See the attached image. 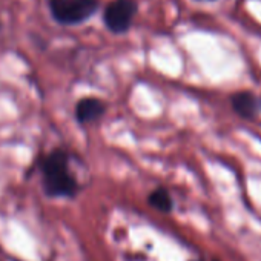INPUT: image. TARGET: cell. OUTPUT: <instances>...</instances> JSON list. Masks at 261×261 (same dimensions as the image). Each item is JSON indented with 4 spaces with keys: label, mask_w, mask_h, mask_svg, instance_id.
Listing matches in <instances>:
<instances>
[{
    "label": "cell",
    "mask_w": 261,
    "mask_h": 261,
    "mask_svg": "<svg viewBox=\"0 0 261 261\" xmlns=\"http://www.w3.org/2000/svg\"><path fill=\"white\" fill-rule=\"evenodd\" d=\"M72 154L56 148L37 162L43 194L49 198H75L82 185L71 168Z\"/></svg>",
    "instance_id": "cell-1"
},
{
    "label": "cell",
    "mask_w": 261,
    "mask_h": 261,
    "mask_svg": "<svg viewBox=\"0 0 261 261\" xmlns=\"http://www.w3.org/2000/svg\"><path fill=\"white\" fill-rule=\"evenodd\" d=\"M98 0H48L51 17L62 27H75L98 11Z\"/></svg>",
    "instance_id": "cell-2"
},
{
    "label": "cell",
    "mask_w": 261,
    "mask_h": 261,
    "mask_svg": "<svg viewBox=\"0 0 261 261\" xmlns=\"http://www.w3.org/2000/svg\"><path fill=\"white\" fill-rule=\"evenodd\" d=\"M137 11L136 0H112L103 11L105 27L112 34H124L133 27Z\"/></svg>",
    "instance_id": "cell-3"
},
{
    "label": "cell",
    "mask_w": 261,
    "mask_h": 261,
    "mask_svg": "<svg viewBox=\"0 0 261 261\" xmlns=\"http://www.w3.org/2000/svg\"><path fill=\"white\" fill-rule=\"evenodd\" d=\"M106 112V103L98 97H83L77 101L74 115L80 126L95 123Z\"/></svg>",
    "instance_id": "cell-4"
},
{
    "label": "cell",
    "mask_w": 261,
    "mask_h": 261,
    "mask_svg": "<svg viewBox=\"0 0 261 261\" xmlns=\"http://www.w3.org/2000/svg\"><path fill=\"white\" fill-rule=\"evenodd\" d=\"M230 106L241 118L252 120L261 114V97L252 91H240L232 94Z\"/></svg>",
    "instance_id": "cell-5"
},
{
    "label": "cell",
    "mask_w": 261,
    "mask_h": 261,
    "mask_svg": "<svg viewBox=\"0 0 261 261\" xmlns=\"http://www.w3.org/2000/svg\"><path fill=\"white\" fill-rule=\"evenodd\" d=\"M148 204L152 209H155V211H159L162 214H169L174 209L172 195L163 186H159V188H155L154 191L149 192V195H148Z\"/></svg>",
    "instance_id": "cell-6"
},
{
    "label": "cell",
    "mask_w": 261,
    "mask_h": 261,
    "mask_svg": "<svg viewBox=\"0 0 261 261\" xmlns=\"http://www.w3.org/2000/svg\"><path fill=\"white\" fill-rule=\"evenodd\" d=\"M198 2H214V0H198Z\"/></svg>",
    "instance_id": "cell-7"
}]
</instances>
